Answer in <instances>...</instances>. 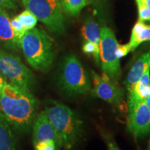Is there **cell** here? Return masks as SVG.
<instances>
[{
    "mask_svg": "<svg viewBox=\"0 0 150 150\" xmlns=\"http://www.w3.org/2000/svg\"><path fill=\"white\" fill-rule=\"evenodd\" d=\"M37 101L31 91L8 83L0 90V114L10 126L26 130L33 122Z\"/></svg>",
    "mask_w": 150,
    "mask_h": 150,
    "instance_id": "1",
    "label": "cell"
},
{
    "mask_svg": "<svg viewBox=\"0 0 150 150\" xmlns=\"http://www.w3.org/2000/svg\"><path fill=\"white\" fill-rule=\"evenodd\" d=\"M20 48L27 63L35 70L46 72L54 59L53 41L44 30L33 28L24 33Z\"/></svg>",
    "mask_w": 150,
    "mask_h": 150,
    "instance_id": "2",
    "label": "cell"
},
{
    "mask_svg": "<svg viewBox=\"0 0 150 150\" xmlns=\"http://www.w3.org/2000/svg\"><path fill=\"white\" fill-rule=\"evenodd\" d=\"M45 112L48 119L61 137L63 147L70 149L81 133L82 121L72 109L56 101H50Z\"/></svg>",
    "mask_w": 150,
    "mask_h": 150,
    "instance_id": "3",
    "label": "cell"
},
{
    "mask_svg": "<svg viewBox=\"0 0 150 150\" xmlns=\"http://www.w3.org/2000/svg\"><path fill=\"white\" fill-rule=\"evenodd\" d=\"M61 68L60 83L67 93L81 95L91 91L88 74L76 56L74 54L67 56Z\"/></svg>",
    "mask_w": 150,
    "mask_h": 150,
    "instance_id": "4",
    "label": "cell"
},
{
    "mask_svg": "<svg viewBox=\"0 0 150 150\" xmlns=\"http://www.w3.org/2000/svg\"><path fill=\"white\" fill-rule=\"evenodd\" d=\"M26 9L50 31L61 34L65 31V17L61 0H22Z\"/></svg>",
    "mask_w": 150,
    "mask_h": 150,
    "instance_id": "5",
    "label": "cell"
},
{
    "mask_svg": "<svg viewBox=\"0 0 150 150\" xmlns=\"http://www.w3.org/2000/svg\"><path fill=\"white\" fill-rule=\"evenodd\" d=\"M0 72L11 83L30 91L34 84L32 72L19 57L0 47Z\"/></svg>",
    "mask_w": 150,
    "mask_h": 150,
    "instance_id": "6",
    "label": "cell"
},
{
    "mask_svg": "<svg viewBox=\"0 0 150 150\" xmlns=\"http://www.w3.org/2000/svg\"><path fill=\"white\" fill-rule=\"evenodd\" d=\"M100 33L99 60L102 62V70L110 79L117 80L121 75L120 59L116 56L117 39L112 30L107 27H102Z\"/></svg>",
    "mask_w": 150,
    "mask_h": 150,
    "instance_id": "7",
    "label": "cell"
},
{
    "mask_svg": "<svg viewBox=\"0 0 150 150\" xmlns=\"http://www.w3.org/2000/svg\"><path fill=\"white\" fill-rule=\"evenodd\" d=\"M93 88L91 90L94 96L108 103L117 104L121 102L124 92L120 87L115 83V80L103 73L99 75L92 71Z\"/></svg>",
    "mask_w": 150,
    "mask_h": 150,
    "instance_id": "8",
    "label": "cell"
},
{
    "mask_svg": "<svg viewBox=\"0 0 150 150\" xmlns=\"http://www.w3.org/2000/svg\"><path fill=\"white\" fill-rule=\"evenodd\" d=\"M127 127L136 138L144 136L150 132V110L145 101L138 103L129 112Z\"/></svg>",
    "mask_w": 150,
    "mask_h": 150,
    "instance_id": "9",
    "label": "cell"
},
{
    "mask_svg": "<svg viewBox=\"0 0 150 150\" xmlns=\"http://www.w3.org/2000/svg\"><path fill=\"white\" fill-rule=\"evenodd\" d=\"M46 140H53L59 149L63 147L61 137L48 119L45 112L42 111L38 115L33 125V142L35 145L37 142Z\"/></svg>",
    "mask_w": 150,
    "mask_h": 150,
    "instance_id": "10",
    "label": "cell"
},
{
    "mask_svg": "<svg viewBox=\"0 0 150 150\" xmlns=\"http://www.w3.org/2000/svg\"><path fill=\"white\" fill-rule=\"evenodd\" d=\"M0 45L13 51L20 49V41L15 35L8 13L2 8H0Z\"/></svg>",
    "mask_w": 150,
    "mask_h": 150,
    "instance_id": "11",
    "label": "cell"
},
{
    "mask_svg": "<svg viewBox=\"0 0 150 150\" xmlns=\"http://www.w3.org/2000/svg\"><path fill=\"white\" fill-rule=\"evenodd\" d=\"M128 92L129 112L138 103L144 102L147 97L150 96V68L142 74L140 79Z\"/></svg>",
    "mask_w": 150,
    "mask_h": 150,
    "instance_id": "12",
    "label": "cell"
},
{
    "mask_svg": "<svg viewBox=\"0 0 150 150\" xmlns=\"http://www.w3.org/2000/svg\"><path fill=\"white\" fill-rule=\"evenodd\" d=\"M149 68L150 50L142 54L131 67V70L127 74L126 81H125L127 91H129L140 79L142 74Z\"/></svg>",
    "mask_w": 150,
    "mask_h": 150,
    "instance_id": "13",
    "label": "cell"
},
{
    "mask_svg": "<svg viewBox=\"0 0 150 150\" xmlns=\"http://www.w3.org/2000/svg\"><path fill=\"white\" fill-rule=\"evenodd\" d=\"M150 41V25L145 24L142 20H138L131 31L129 45L131 50H136L142 42Z\"/></svg>",
    "mask_w": 150,
    "mask_h": 150,
    "instance_id": "14",
    "label": "cell"
},
{
    "mask_svg": "<svg viewBox=\"0 0 150 150\" xmlns=\"http://www.w3.org/2000/svg\"><path fill=\"white\" fill-rule=\"evenodd\" d=\"M0 150H16V140L11 126L0 114Z\"/></svg>",
    "mask_w": 150,
    "mask_h": 150,
    "instance_id": "15",
    "label": "cell"
},
{
    "mask_svg": "<svg viewBox=\"0 0 150 150\" xmlns=\"http://www.w3.org/2000/svg\"><path fill=\"white\" fill-rule=\"evenodd\" d=\"M98 24L95 20L89 18L84 22L81 29V33L86 41L93 42L99 47L101 33Z\"/></svg>",
    "mask_w": 150,
    "mask_h": 150,
    "instance_id": "16",
    "label": "cell"
},
{
    "mask_svg": "<svg viewBox=\"0 0 150 150\" xmlns=\"http://www.w3.org/2000/svg\"><path fill=\"white\" fill-rule=\"evenodd\" d=\"M87 0H61V4L63 12L75 16L81 12L87 4Z\"/></svg>",
    "mask_w": 150,
    "mask_h": 150,
    "instance_id": "17",
    "label": "cell"
},
{
    "mask_svg": "<svg viewBox=\"0 0 150 150\" xmlns=\"http://www.w3.org/2000/svg\"><path fill=\"white\" fill-rule=\"evenodd\" d=\"M16 18L22 24V26L27 31L33 29L38 22L36 17L27 9L20 14H19L18 16H17Z\"/></svg>",
    "mask_w": 150,
    "mask_h": 150,
    "instance_id": "18",
    "label": "cell"
},
{
    "mask_svg": "<svg viewBox=\"0 0 150 150\" xmlns=\"http://www.w3.org/2000/svg\"><path fill=\"white\" fill-rule=\"evenodd\" d=\"M82 50L84 53L87 54H92L96 61L97 64H99V47L94 44L93 42L86 41L82 47Z\"/></svg>",
    "mask_w": 150,
    "mask_h": 150,
    "instance_id": "19",
    "label": "cell"
},
{
    "mask_svg": "<svg viewBox=\"0 0 150 150\" xmlns=\"http://www.w3.org/2000/svg\"><path fill=\"white\" fill-rule=\"evenodd\" d=\"M138 8V17L142 21H150V9L145 4V1H136Z\"/></svg>",
    "mask_w": 150,
    "mask_h": 150,
    "instance_id": "20",
    "label": "cell"
},
{
    "mask_svg": "<svg viewBox=\"0 0 150 150\" xmlns=\"http://www.w3.org/2000/svg\"><path fill=\"white\" fill-rule=\"evenodd\" d=\"M11 27L13 28V30L14 31L15 35H16L17 38L20 41L22 36L24 35V33L27 32V31H26L23 26H22V24L20 23V22L17 19L16 17H15L14 18H13L11 20Z\"/></svg>",
    "mask_w": 150,
    "mask_h": 150,
    "instance_id": "21",
    "label": "cell"
},
{
    "mask_svg": "<svg viewBox=\"0 0 150 150\" xmlns=\"http://www.w3.org/2000/svg\"><path fill=\"white\" fill-rule=\"evenodd\" d=\"M35 150H57L59 149L53 140H46L37 142L34 145Z\"/></svg>",
    "mask_w": 150,
    "mask_h": 150,
    "instance_id": "22",
    "label": "cell"
},
{
    "mask_svg": "<svg viewBox=\"0 0 150 150\" xmlns=\"http://www.w3.org/2000/svg\"><path fill=\"white\" fill-rule=\"evenodd\" d=\"M130 51H131V50L129 43H127V44L125 45L118 44L117 50H116V56H117L118 59H120L121 58L127 55L130 52Z\"/></svg>",
    "mask_w": 150,
    "mask_h": 150,
    "instance_id": "23",
    "label": "cell"
},
{
    "mask_svg": "<svg viewBox=\"0 0 150 150\" xmlns=\"http://www.w3.org/2000/svg\"><path fill=\"white\" fill-rule=\"evenodd\" d=\"M16 0H0V8L13 9L16 8Z\"/></svg>",
    "mask_w": 150,
    "mask_h": 150,
    "instance_id": "24",
    "label": "cell"
},
{
    "mask_svg": "<svg viewBox=\"0 0 150 150\" xmlns=\"http://www.w3.org/2000/svg\"><path fill=\"white\" fill-rule=\"evenodd\" d=\"M106 143H107V145H108V147L109 148V149H112V150H120V148L118 147L117 145H116V144L115 143V142H114L113 141H112L111 140L108 139V138H106Z\"/></svg>",
    "mask_w": 150,
    "mask_h": 150,
    "instance_id": "25",
    "label": "cell"
},
{
    "mask_svg": "<svg viewBox=\"0 0 150 150\" xmlns=\"http://www.w3.org/2000/svg\"><path fill=\"white\" fill-rule=\"evenodd\" d=\"M7 83L6 80H5L4 76H3L2 74L0 72V90L3 88V86Z\"/></svg>",
    "mask_w": 150,
    "mask_h": 150,
    "instance_id": "26",
    "label": "cell"
},
{
    "mask_svg": "<svg viewBox=\"0 0 150 150\" xmlns=\"http://www.w3.org/2000/svg\"><path fill=\"white\" fill-rule=\"evenodd\" d=\"M145 102L146 105L147 106V107L149 108V109L150 110V96L147 97V98H146V99L145 100Z\"/></svg>",
    "mask_w": 150,
    "mask_h": 150,
    "instance_id": "27",
    "label": "cell"
},
{
    "mask_svg": "<svg viewBox=\"0 0 150 150\" xmlns=\"http://www.w3.org/2000/svg\"><path fill=\"white\" fill-rule=\"evenodd\" d=\"M145 4L147 6V7L150 9V0H145Z\"/></svg>",
    "mask_w": 150,
    "mask_h": 150,
    "instance_id": "28",
    "label": "cell"
},
{
    "mask_svg": "<svg viewBox=\"0 0 150 150\" xmlns=\"http://www.w3.org/2000/svg\"><path fill=\"white\" fill-rule=\"evenodd\" d=\"M147 150H150V140L149 141V143H148V147H147Z\"/></svg>",
    "mask_w": 150,
    "mask_h": 150,
    "instance_id": "29",
    "label": "cell"
},
{
    "mask_svg": "<svg viewBox=\"0 0 150 150\" xmlns=\"http://www.w3.org/2000/svg\"><path fill=\"white\" fill-rule=\"evenodd\" d=\"M136 1H145V0H136Z\"/></svg>",
    "mask_w": 150,
    "mask_h": 150,
    "instance_id": "30",
    "label": "cell"
},
{
    "mask_svg": "<svg viewBox=\"0 0 150 150\" xmlns=\"http://www.w3.org/2000/svg\"><path fill=\"white\" fill-rule=\"evenodd\" d=\"M138 150H141V149H138Z\"/></svg>",
    "mask_w": 150,
    "mask_h": 150,
    "instance_id": "31",
    "label": "cell"
}]
</instances>
